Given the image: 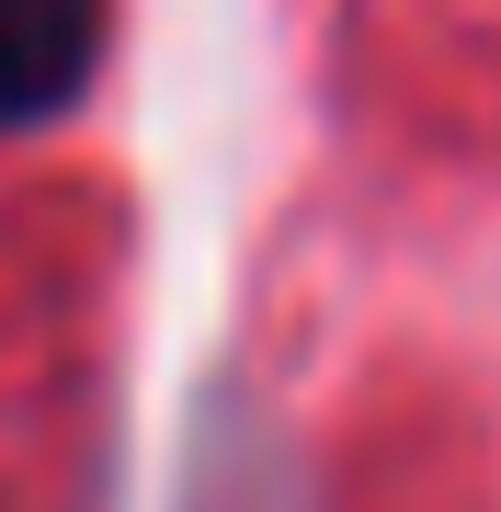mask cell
Listing matches in <instances>:
<instances>
[{
	"label": "cell",
	"mask_w": 501,
	"mask_h": 512,
	"mask_svg": "<svg viewBox=\"0 0 501 512\" xmlns=\"http://www.w3.org/2000/svg\"><path fill=\"white\" fill-rule=\"evenodd\" d=\"M103 57V0H0V137L80 103Z\"/></svg>",
	"instance_id": "cell-1"
}]
</instances>
